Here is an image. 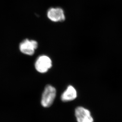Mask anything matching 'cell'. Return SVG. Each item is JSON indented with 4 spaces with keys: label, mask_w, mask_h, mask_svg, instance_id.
Returning <instances> with one entry per match:
<instances>
[{
    "label": "cell",
    "mask_w": 122,
    "mask_h": 122,
    "mask_svg": "<svg viewBox=\"0 0 122 122\" xmlns=\"http://www.w3.org/2000/svg\"><path fill=\"white\" fill-rule=\"evenodd\" d=\"M56 94V88L53 86L48 85L45 88L42 94L41 103L45 107L51 106L54 101Z\"/></svg>",
    "instance_id": "6da1fadb"
},
{
    "label": "cell",
    "mask_w": 122,
    "mask_h": 122,
    "mask_svg": "<svg viewBox=\"0 0 122 122\" xmlns=\"http://www.w3.org/2000/svg\"><path fill=\"white\" fill-rule=\"evenodd\" d=\"M52 66V61L47 56L42 55L39 57L35 63V68L39 73H46Z\"/></svg>",
    "instance_id": "7a4b0ae2"
},
{
    "label": "cell",
    "mask_w": 122,
    "mask_h": 122,
    "mask_svg": "<svg viewBox=\"0 0 122 122\" xmlns=\"http://www.w3.org/2000/svg\"><path fill=\"white\" fill-rule=\"evenodd\" d=\"M38 46V44L36 41L25 39L20 44V50L24 54L32 56L34 54Z\"/></svg>",
    "instance_id": "3957f363"
},
{
    "label": "cell",
    "mask_w": 122,
    "mask_h": 122,
    "mask_svg": "<svg viewBox=\"0 0 122 122\" xmlns=\"http://www.w3.org/2000/svg\"><path fill=\"white\" fill-rule=\"evenodd\" d=\"M47 15L50 20L54 22H62L66 19L64 11L60 7L49 8L47 11Z\"/></svg>",
    "instance_id": "277c9868"
},
{
    "label": "cell",
    "mask_w": 122,
    "mask_h": 122,
    "mask_svg": "<svg viewBox=\"0 0 122 122\" xmlns=\"http://www.w3.org/2000/svg\"><path fill=\"white\" fill-rule=\"evenodd\" d=\"M75 115L78 122H94L90 112L83 107H77L75 109Z\"/></svg>",
    "instance_id": "5b68a950"
},
{
    "label": "cell",
    "mask_w": 122,
    "mask_h": 122,
    "mask_svg": "<svg viewBox=\"0 0 122 122\" xmlns=\"http://www.w3.org/2000/svg\"><path fill=\"white\" fill-rule=\"evenodd\" d=\"M77 97V92L73 86L69 85L61 96V100L63 102L72 101Z\"/></svg>",
    "instance_id": "8992f818"
}]
</instances>
